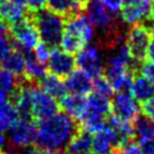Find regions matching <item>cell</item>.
Masks as SVG:
<instances>
[{
    "mask_svg": "<svg viewBox=\"0 0 154 154\" xmlns=\"http://www.w3.org/2000/svg\"><path fill=\"white\" fill-rule=\"evenodd\" d=\"M59 104L51 95L38 85L32 88L31 100V118L35 120H43L51 116L58 113Z\"/></svg>",
    "mask_w": 154,
    "mask_h": 154,
    "instance_id": "8992f818",
    "label": "cell"
},
{
    "mask_svg": "<svg viewBox=\"0 0 154 154\" xmlns=\"http://www.w3.org/2000/svg\"><path fill=\"white\" fill-rule=\"evenodd\" d=\"M140 74L154 85V63L143 60L140 66Z\"/></svg>",
    "mask_w": 154,
    "mask_h": 154,
    "instance_id": "83f0119b",
    "label": "cell"
},
{
    "mask_svg": "<svg viewBox=\"0 0 154 154\" xmlns=\"http://www.w3.org/2000/svg\"><path fill=\"white\" fill-rule=\"evenodd\" d=\"M60 106L68 116L76 121L83 116L86 110V97L79 94H66L60 99Z\"/></svg>",
    "mask_w": 154,
    "mask_h": 154,
    "instance_id": "ac0fdd59",
    "label": "cell"
},
{
    "mask_svg": "<svg viewBox=\"0 0 154 154\" xmlns=\"http://www.w3.org/2000/svg\"><path fill=\"white\" fill-rule=\"evenodd\" d=\"M92 140V154H109L119 147L117 134L108 121L100 131H97Z\"/></svg>",
    "mask_w": 154,
    "mask_h": 154,
    "instance_id": "7c38bea8",
    "label": "cell"
},
{
    "mask_svg": "<svg viewBox=\"0 0 154 154\" xmlns=\"http://www.w3.org/2000/svg\"><path fill=\"white\" fill-rule=\"evenodd\" d=\"M11 43L8 36H0V63L5 59L11 51Z\"/></svg>",
    "mask_w": 154,
    "mask_h": 154,
    "instance_id": "4dcf8cb0",
    "label": "cell"
},
{
    "mask_svg": "<svg viewBox=\"0 0 154 154\" xmlns=\"http://www.w3.org/2000/svg\"><path fill=\"white\" fill-rule=\"evenodd\" d=\"M24 8L25 7L19 6L13 0L0 1V19L2 22H5L8 26H10V25L19 22L24 17L25 13H26Z\"/></svg>",
    "mask_w": 154,
    "mask_h": 154,
    "instance_id": "ffe728a7",
    "label": "cell"
},
{
    "mask_svg": "<svg viewBox=\"0 0 154 154\" xmlns=\"http://www.w3.org/2000/svg\"><path fill=\"white\" fill-rule=\"evenodd\" d=\"M149 31L143 24L133 25L127 33L126 44L135 63H142L146 57L149 44Z\"/></svg>",
    "mask_w": 154,
    "mask_h": 154,
    "instance_id": "52a82bcc",
    "label": "cell"
},
{
    "mask_svg": "<svg viewBox=\"0 0 154 154\" xmlns=\"http://www.w3.org/2000/svg\"><path fill=\"white\" fill-rule=\"evenodd\" d=\"M14 2L16 4H18L19 6H22V7H25L26 6V2H27V0H13Z\"/></svg>",
    "mask_w": 154,
    "mask_h": 154,
    "instance_id": "74e56055",
    "label": "cell"
},
{
    "mask_svg": "<svg viewBox=\"0 0 154 154\" xmlns=\"http://www.w3.org/2000/svg\"><path fill=\"white\" fill-rule=\"evenodd\" d=\"M11 149H26L36 142V126L31 118H17L9 127Z\"/></svg>",
    "mask_w": 154,
    "mask_h": 154,
    "instance_id": "5b68a950",
    "label": "cell"
},
{
    "mask_svg": "<svg viewBox=\"0 0 154 154\" xmlns=\"http://www.w3.org/2000/svg\"><path fill=\"white\" fill-rule=\"evenodd\" d=\"M67 91H70L74 94L79 95H88L93 90L92 78L82 69L72 70L66 78L65 82Z\"/></svg>",
    "mask_w": 154,
    "mask_h": 154,
    "instance_id": "9a60e30c",
    "label": "cell"
},
{
    "mask_svg": "<svg viewBox=\"0 0 154 154\" xmlns=\"http://www.w3.org/2000/svg\"><path fill=\"white\" fill-rule=\"evenodd\" d=\"M151 14H152V17H154V0L151 4Z\"/></svg>",
    "mask_w": 154,
    "mask_h": 154,
    "instance_id": "ab89813d",
    "label": "cell"
},
{
    "mask_svg": "<svg viewBox=\"0 0 154 154\" xmlns=\"http://www.w3.org/2000/svg\"><path fill=\"white\" fill-rule=\"evenodd\" d=\"M146 57H149V61L154 63V41L153 42H149L147 51H146Z\"/></svg>",
    "mask_w": 154,
    "mask_h": 154,
    "instance_id": "e575fe53",
    "label": "cell"
},
{
    "mask_svg": "<svg viewBox=\"0 0 154 154\" xmlns=\"http://www.w3.org/2000/svg\"><path fill=\"white\" fill-rule=\"evenodd\" d=\"M92 140L91 134L79 127L68 142L63 152L66 154H92Z\"/></svg>",
    "mask_w": 154,
    "mask_h": 154,
    "instance_id": "2e32d148",
    "label": "cell"
},
{
    "mask_svg": "<svg viewBox=\"0 0 154 154\" xmlns=\"http://www.w3.org/2000/svg\"><path fill=\"white\" fill-rule=\"evenodd\" d=\"M101 4L110 10V13H118L124 6V0H100Z\"/></svg>",
    "mask_w": 154,
    "mask_h": 154,
    "instance_id": "1f68e13d",
    "label": "cell"
},
{
    "mask_svg": "<svg viewBox=\"0 0 154 154\" xmlns=\"http://www.w3.org/2000/svg\"><path fill=\"white\" fill-rule=\"evenodd\" d=\"M17 82L15 75L7 70H0V100H6L9 97L11 91L14 90Z\"/></svg>",
    "mask_w": 154,
    "mask_h": 154,
    "instance_id": "d4e9b609",
    "label": "cell"
},
{
    "mask_svg": "<svg viewBox=\"0 0 154 154\" xmlns=\"http://www.w3.org/2000/svg\"><path fill=\"white\" fill-rule=\"evenodd\" d=\"M109 154H118V153H117V151H116V149H113V151H112V152H110Z\"/></svg>",
    "mask_w": 154,
    "mask_h": 154,
    "instance_id": "60d3db41",
    "label": "cell"
},
{
    "mask_svg": "<svg viewBox=\"0 0 154 154\" xmlns=\"http://www.w3.org/2000/svg\"><path fill=\"white\" fill-rule=\"evenodd\" d=\"M142 0H124V2H125L126 5H128V4H136V2H140Z\"/></svg>",
    "mask_w": 154,
    "mask_h": 154,
    "instance_id": "f35d334b",
    "label": "cell"
},
{
    "mask_svg": "<svg viewBox=\"0 0 154 154\" xmlns=\"http://www.w3.org/2000/svg\"><path fill=\"white\" fill-rule=\"evenodd\" d=\"M130 93L136 101L143 103L154 95V85L140 74H134L130 85Z\"/></svg>",
    "mask_w": 154,
    "mask_h": 154,
    "instance_id": "d6986e66",
    "label": "cell"
},
{
    "mask_svg": "<svg viewBox=\"0 0 154 154\" xmlns=\"http://www.w3.org/2000/svg\"><path fill=\"white\" fill-rule=\"evenodd\" d=\"M38 83L41 85V88L47 92L49 95L52 96L53 99H61L67 94L65 83L61 81L60 77L53 74H47Z\"/></svg>",
    "mask_w": 154,
    "mask_h": 154,
    "instance_id": "44dd1931",
    "label": "cell"
},
{
    "mask_svg": "<svg viewBox=\"0 0 154 154\" xmlns=\"http://www.w3.org/2000/svg\"><path fill=\"white\" fill-rule=\"evenodd\" d=\"M18 118L13 104L7 100H0V131L5 133Z\"/></svg>",
    "mask_w": 154,
    "mask_h": 154,
    "instance_id": "cb8c5ba5",
    "label": "cell"
},
{
    "mask_svg": "<svg viewBox=\"0 0 154 154\" xmlns=\"http://www.w3.org/2000/svg\"><path fill=\"white\" fill-rule=\"evenodd\" d=\"M1 63L5 70L11 72L13 75H16V76H22L25 66L24 52L13 49Z\"/></svg>",
    "mask_w": 154,
    "mask_h": 154,
    "instance_id": "603a6c76",
    "label": "cell"
},
{
    "mask_svg": "<svg viewBox=\"0 0 154 154\" xmlns=\"http://www.w3.org/2000/svg\"><path fill=\"white\" fill-rule=\"evenodd\" d=\"M26 6H27V10H29V11L35 13V11H38V10L44 8V6H45V0H27Z\"/></svg>",
    "mask_w": 154,
    "mask_h": 154,
    "instance_id": "d6a6232c",
    "label": "cell"
},
{
    "mask_svg": "<svg viewBox=\"0 0 154 154\" xmlns=\"http://www.w3.org/2000/svg\"><path fill=\"white\" fill-rule=\"evenodd\" d=\"M95 81L93 83V88H94V93L96 94H100L102 96H106V97H110L113 93V88L111 87L109 81L106 78V76H99L94 78Z\"/></svg>",
    "mask_w": 154,
    "mask_h": 154,
    "instance_id": "484cf974",
    "label": "cell"
},
{
    "mask_svg": "<svg viewBox=\"0 0 154 154\" xmlns=\"http://www.w3.org/2000/svg\"><path fill=\"white\" fill-rule=\"evenodd\" d=\"M22 154H61L59 152H54L51 149H43L41 146H35V147H31V149H25Z\"/></svg>",
    "mask_w": 154,
    "mask_h": 154,
    "instance_id": "836d02e7",
    "label": "cell"
},
{
    "mask_svg": "<svg viewBox=\"0 0 154 154\" xmlns=\"http://www.w3.org/2000/svg\"><path fill=\"white\" fill-rule=\"evenodd\" d=\"M149 31V35L152 36V38H154V19L151 22V24H149V27H147Z\"/></svg>",
    "mask_w": 154,
    "mask_h": 154,
    "instance_id": "8d00e7d4",
    "label": "cell"
},
{
    "mask_svg": "<svg viewBox=\"0 0 154 154\" xmlns=\"http://www.w3.org/2000/svg\"><path fill=\"white\" fill-rule=\"evenodd\" d=\"M142 112H143L144 117H146L149 120L154 122V95L152 97H149V100L143 102Z\"/></svg>",
    "mask_w": 154,
    "mask_h": 154,
    "instance_id": "f546056e",
    "label": "cell"
},
{
    "mask_svg": "<svg viewBox=\"0 0 154 154\" xmlns=\"http://www.w3.org/2000/svg\"><path fill=\"white\" fill-rule=\"evenodd\" d=\"M9 33L11 35V49L19 51L32 50L36 47L40 40V35L32 19V15L26 10L24 17L19 22L9 26Z\"/></svg>",
    "mask_w": 154,
    "mask_h": 154,
    "instance_id": "277c9868",
    "label": "cell"
},
{
    "mask_svg": "<svg viewBox=\"0 0 154 154\" xmlns=\"http://www.w3.org/2000/svg\"><path fill=\"white\" fill-rule=\"evenodd\" d=\"M0 1H4V0H0Z\"/></svg>",
    "mask_w": 154,
    "mask_h": 154,
    "instance_id": "b9f144b4",
    "label": "cell"
},
{
    "mask_svg": "<svg viewBox=\"0 0 154 154\" xmlns=\"http://www.w3.org/2000/svg\"><path fill=\"white\" fill-rule=\"evenodd\" d=\"M152 17L151 2L149 0H142L136 4H128L121 8V18L130 25L142 24L144 20Z\"/></svg>",
    "mask_w": 154,
    "mask_h": 154,
    "instance_id": "4fadbf2b",
    "label": "cell"
},
{
    "mask_svg": "<svg viewBox=\"0 0 154 154\" xmlns=\"http://www.w3.org/2000/svg\"><path fill=\"white\" fill-rule=\"evenodd\" d=\"M152 1H153V0H152Z\"/></svg>",
    "mask_w": 154,
    "mask_h": 154,
    "instance_id": "7bdbcfd3",
    "label": "cell"
},
{
    "mask_svg": "<svg viewBox=\"0 0 154 154\" xmlns=\"http://www.w3.org/2000/svg\"><path fill=\"white\" fill-rule=\"evenodd\" d=\"M94 27L86 16L82 14L66 18L60 44L63 51L74 54L86 47L93 38Z\"/></svg>",
    "mask_w": 154,
    "mask_h": 154,
    "instance_id": "7a4b0ae2",
    "label": "cell"
},
{
    "mask_svg": "<svg viewBox=\"0 0 154 154\" xmlns=\"http://www.w3.org/2000/svg\"><path fill=\"white\" fill-rule=\"evenodd\" d=\"M51 49L52 47H50L49 44H47L45 42H38L36 44V47L34 48V56L38 59L40 63H45L49 60L50 53H51Z\"/></svg>",
    "mask_w": 154,
    "mask_h": 154,
    "instance_id": "4316f807",
    "label": "cell"
},
{
    "mask_svg": "<svg viewBox=\"0 0 154 154\" xmlns=\"http://www.w3.org/2000/svg\"><path fill=\"white\" fill-rule=\"evenodd\" d=\"M29 13L32 15L33 23L42 41L50 47H57L60 43L65 25L63 17L50 11L47 8H42L35 13Z\"/></svg>",
    "mask_w": 154,
    "mask_h": 154,
    "instance_id": "3957f363",
    "label": "cell"
},
{
    "mask_svg": "<svg viewBox=\"0 0 154 154\" xmlns=\"http://www.w3.org/2000/svg\"><path fill=\"white\" fill-rule=\"evenodd\" d=\"M86 109L108 118L111 115V102L109 97L96 93H90L86 97Z\"/></svg>",
    "mask_w": 154,
    "mask_h": 154,
    "instance_id": "7402d4cb",
    "label": "cell"
},
{
    "mask_svg": "<svg viewBox=\"0 0 154 154\" xmlns=\"http://www.w3.org/2000/svg\"><path fill=\"white\" fill-rule=\"evenodd\" d=\"M111 112L112 116L121 120L134 122V120L140 116V106L136 100L126 92H118L113 100L111 101Z\"/></svg>",
    "mask_w": 154,
    "mask_h": 154,
    "instance_id": "ba28073f",
    "label": "cell"
},
{
    "mask_svg": "<svg viewBox=\"0 0 154 154\" xmlns=\"http://www.w3.org/2000/svg\"><path fill=\"white\" fill-rule=\"evenodd\" d=\"M134 135L143 154H154V122L146 117H137L134 120Z\"/></svg>",
    "mask_w": 154,
    "mask_h": 154,
    "instance_id": "30bf717a",
    "label": "cell"
},
{
    "mask_svg": "<svg viewBox=\"0 0 154 154\" xmlns=\"http://www.w3.org/2000/svg\"><path fill=\"white\" fill-rule=\"evenodd\" d=\"M25 66H24V77L26 81L36 84L47 75V68L44 63H40L34 54L31 53V50H25Z\"/></svg>",
    "mask_w": 154,
    "mask_h": 154,
    "instance_id": "e0dca14e",
    "label": "cell"
},
{
    "mask_svg": "<svg viewBox=\"0 0 154 154\" xmlns=\"http://www.w3.org/2000/svg\"><path fill=\"white\" fill-rule=\"evenodd\" d=\"M78 128L79 125L74 118L68 116L66 112H58L38 122V146L63 153L66 145Z\"/></svg>",
    "mask_w": 154,
    "mask_h": 154,
    "instance_id": "6da1fadb",
    "label": "cell"
},
{
    "mask_svg": "<svg viewBox=\"0 0 154 154\" xmlns=\"http://www.w3.org/2000/svg\"><path fill=\"white\" fill-rule=\"evenodd\" d=\"M49 70L58 77H67L74 70L76 60L70 53L52 47L49 57Z\"/></svg>",
    "mask_w": 154,
    "mask_h": 154,
    "instance_id": "8fae6325",
    "label": "cell"
},
{
    "mask_svg": "<svg viewBox=\"0 0 154 154\" xmlns=\"http://www.w3.org/2000/svg\"><path fill=\"white\" fill-rule=\"evenodd\" d=\"M76 63L78 65L79 69L86 72L91 78H96V77L101 76L104 69L97 49L91 45L84 47L78 52Z\"/></svg>",
    "mask_w": 154,
    "mask_h": 154,
    "instance_id": "9c48e42d",
    "label": "cell"
},
{
    "mask_svg": "<svg viewBox=\"0 0 154 154\" xmlns=\"http://www.w3.org/2000/svg\"><path fill=\"white\" fill-rule=\"evenodd\" d=\"M116 151L118 154H143L140 145L133 142V140L125 143L124 145H121L120 147H118Z\"/></svg>",
    "mask_w": 154,
    "mask_h": 154,
    "instance_id": "f1b7e54d",
    "label": "cell"
},
{
    "mask_svg": "<svg viewBox=\"0 0 154 154\" xmlns=\"http://www.w3.org/2000/svg\"><path fill=\"white\" fill-rule=\"evenodd\" d=\"M5 136H4V133L2 131H0V151H2L4 149V146H5Z\"/></svg>",
    "mask_w": 154,
    "mask_h": 154,
    "instance_id": "d590c367",
    "label": "cell"
},
{
    "mask_svg": "<svg viewBox=\"0 0 154 154\" xmlns=\"http://www.w3.org/2000/svg\"><path fill=\"white\" fill-rule=\"evenodd\" d=\"M87 1L84 0H45L47 9L63 18H69L75 15L82 14Z\"/></svg>",
    "mask_w": 154,
    "mask_h": 154,
    "instance_id": "5bb4252c",
    "label": "cell"
}]
</instances>
